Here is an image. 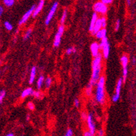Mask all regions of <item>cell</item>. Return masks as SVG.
I'll use <instances>...</instances> for the list:
<instances>
[{"label": "cell", "mask_w": 136, "mask_h": 136, "mask_svg": "<svg viewBox=\"0 0 136 136\" xmlns=\"http://www.w3.org/2000/svg\"><path fill=\"white\" fill-rule=\"evenodd\" d=\"M102 62H103V56L101 54L95 57L92 61V75L89 83L91 84L93 86H96L98 80H100L101 76Z\"/></svg>", "instance_id": "obj_1"}, {"label": "cell", "mask_w": 136, "mask_h": 136, "mask_svg": "<svg viewBox=\"0 0 136 136\" xmlns=\"http://www.w3.org/2000/svg\"><path fill=\"white\" fill-rule=\"evenodd\" d=\"M106 78L101 76L100 80H98L95 87V100L97 103L100 105H103L106 103V91H105Z\"/></svg>", "instance_id": "obj_2"}, {"label": "cell", "mask_w": 136, "mask_h": 136, "mask_svg": "<svg viewBox=\"0 0 136 136\" xmlns=\"http://www.w3.org/2000/svg\"><path fill=\"white\" fill-rule=\"evenodd\" d=\"M123 78L118 79L117 83H116V88H115V92L114 95L112 97V101L114 103H116L119 100L120 97H121V92L122 85H123Z\"/></svg>", "instance_id": "obj_3"}, {"label": "cell", "mask_w": 136, "mask_h": 136, "mask_svg": "<svg viewBox=\"0 0 136 136\" xmlns=\"http://www.w3.org/2000/svg\"><path fill=\"white\" fill-rule=\"evenodd\" d=\"M121 62L123 67V80L124 82L127 80L128 75V63H129V57L127 55H123L121 57Z\"/></svg>", "instance_id": "obj_4"}, {"label": "cell", "mask_w": 136, "mask_h": 136, "mask_svg": "<svg viewBox=\"0 0 136 136\" xmlns=\"http://www.w3.org/2000/svg\"><path fill=\"white\" fill-rule=\"evenodd\" d=\"M108 9V6L102 3L101 1L96 2L93 6V10H94L95 13L100 14L103 15V16H104L107 13Z\"/></svg>", "instance_id": "obj_5"}, {"label": "cell", "mask_w": 136, "mask_h": 136, "mask_svg": "<svg viewBox=\"0 0 136 136\" xmlns=\"http://www.w3.org/2000/svg\"><path fill=\"white\" fill-rule=\"evenodd\" d=\"M64 31H65V27L63 25H61L59 27H58V29H57V32L55 34V39H54V42H53V46L55 48H57L60 46V44H61V38L62 35H63V33H64Z\"/></svg>", "instance_id": "obj_6"}, {"label": "cell", "mask_w": 136, "mask_h": 136, "mask_svg": "<svg viewBox=\"0 0 136 136\" xmlns=\"http://www.w3.org/2000/svg\"><path fill=\"white\" fill-rule=\"evenodd\" d=\"M86 124H87V127H88V130L91 131L93 134L96 133V124H95V121L93 118V115L92 113H89L86 118Z\"/></svg>", "instance_id": "obj_7"}, {"label": "cell", "mask_w": 136, "mask_h": 136, "mask_svg": "<svg viewBox=\"0 0 136 136\" xmlns=\"http://www.w3.org/2000/svg\"><path fill=\"white\" fill-rule=\"evenodd\" d=\"M59 6V3L57 2H55L53 3V5L52 6L51 8H50V11L48 12V14H47L46 17V19H45V24L46 25H48L50 23L52 19L53 18L54 15H55V12H56V10L58 8Z\"/></svg>", "instance_id": "obj_8"}, {"label": "cell", "mask_w": 136, "mask_h": 136, "mask_svg": "<svg viewBox=\"0 0 136 136\" xmlns=\"http://www.w3.org/2000/svg\"><path fill=\"white\" fill-rule=\"evenodd\" d=\"M35 7L36 6H35V5L32 6L31 7V8H30L29 10H27V12L24 14V15L21 18V19H20V20H19V22H18V25H19V26H21V25H24L25 23H27V20H29V18L31 17V16L33 15Z\"/></svg>", "instance_id": "obj_9"}, {"label": "cell", "mask_w": 136, "mask_h": 136, "mask_svg": "<svg viewBox=\"0 0 136 136\" xmlns=\"http://www.w3.org/2000/svg\"><path fill=\"white\" fill-rule=\"evenodd\" d=\"M90 50H91V53L92 56L95 58L98 55H100V50H101V48H100V43L97 41H94L91 44L90 46Z\"/></svg>", "instance_id": "obj_10"}, {"label": "cell", "mask_w": 136, "mask_h": 136, "mask_svg": "<svg viewBox=\"0 0 136 136\" xmlns=\"http://www.w3.org/2000/svg\"><path fill=\"white\" fill-rule=\"evenodd\" d=\"M101 50L102 51V56L103 58L105 59H107L109 57V53H110V45H109V42L108 44L103 46L102 48H101Z\"/></svg>", "instance_id": "obj_11"}, {"label": "cell", "mask_w": 136, "mask_h": 136, "mask_svg": "<svg viewBox=\"0 0 136 136\" xmlns=\"http://www.w3.org/2000/svg\"><path fill=\"white\" fill-rule=\"evenodd\" d=\"M44 5V0H40L39 3L38 4V6L35 7V10H34V12H33V15H32L33 17L35 18V17H36L37 16L40 14V12H41V10L43 9Z\"/></svg>", "instance_id": "obj_12"}, {"label": "cell", "mask_w": 136, "mask_h": 136, "mask_svg": "<svg viewBox=\"0 0 136 136\" xmlns=\"http://www.w3.org/2000/svg\"><path fill=\"white\" fill-rule=\"evenodd\" d=\"M37 74V68L35 66H33L31 69V71H30L29 75V82L30 85H32L35 80V77H36Z\"/></svg>", "instance_id": "obj_13"}, {"label": "cell", "mask_w": 136, "mask_h": 136, "mask_svg": "<svg viewBox=\"0 0 136 136\" xmlns=\"http://www.w3.org/2000/svg\"><path fill=\"white\" fill-rule=\"evenodd\" d=\"M102 28H103V27H102V24H101V19H100V18H98V20H97L95 25L94 26V28H93V31L91 32V33L93 35H95V34Z\"/></svg>", "instance_id": "obj_14"}, {"label": "cell", "mask_w": 136, "mask_h": 136, "mask_svg": "<svg viewBox=\"0 0 136 136\" xmlns=\"http://www.w3.org/2000/svg\"><path fill=\"white\" fill-rule=\"evenodd\" d=\"M33 92H34V91H33V89L32 87H28V88H26L23 91L20 97H21L22 99H25V98L29 96H31V95L32 96Z\"/></svg>", "instance_id": "obj_15"}, {"label": "cell", "mask_w": 136, "mask_h": 136, "mask_svg": "<svg viewBox=\"0 0 136 136\" xmlns=\"http://www.w3.org/2000/svg\"><path fill=\"white\" fill-rule=\"evenodd\" d=\"M98 15L97 14L94 12L93 14L92 15L91 19V22H90V25H89V32H91L93 31V28H94V26L95 25V23H96L97 20H98Z\"/></svg>", "instance_id": "obj_16"}, {"label": "cell", "mask_w": 136, "mask_h": 136, "mask_svg": "<svg viewBox=\"0 0 136 136\" xmlns=\"http://www.w3.org/2000/svg\"><path fill=\"white\" fill-rule=\"evenodd\" d=\"M96 38L98 40H102L104 38L107 37V29L106 28H102L101 30H100L95 35Z\"/></svg>", "instance_id": "obj_17"}, {"label": "cell", "mask_w": 136, "mask_h": 136, "mask_svg": "<svg viewBox=\"0 0 136 136\" xmlns=\"http://www.w3.org/2000/svg\"><path fill=\"white\" fill-rule=\"evenodd\" d=\"M44 81H45L44 76H42V75L40 76L38 78V80H37V82H36V86L38 91H40V90L41 88V87L43 86L44 84Z\"/></svg>", "instance_id": "obj_18"}, {"label": "cell", "mask_w": 136, "mask_h": 136, "mask_svg": "<svg viewBox=\"0 0 136 136\" xmlns=\"http://www.w3.org/2000/svg\"><path fill=\"white\" fill-rule=\"evenodd\" d=\"M93 87H94V86H93L91 84L88 83V85H87V86H86V88H85V94H86V96H91L92 93H93Z\"/></svg>", "instance_id": "obj_19"}, {"label": "cell", "mask_w": 136, "mask_h": 136, "mask_svg": "<svg viewBox=\"0 0 136 136\" xmlns=\"http://www.w3.org/2000/svg\"><path fill=\"white\" fill-rule=\"evenodd\" d=\"M32 34V28H29L25 32V34L23 35V40L24 41H27L29 39L31 38Z\"/></svg>", "instance_id": "obj_20"}, {"label": "cell", "mask_w": 136, "mask_h": 136, "mask_svg": "<svg viewBox=\"0 0 136 136\" xmlns=\"http://www.w3.org/2000/svg\"><path fill=\"white\" fill-rule=\"evenodd\" d=\"M52 78L50 77H47L46 79H45V81H44V86H45V88H49L52 85Z\"/></svg>", "instance_id": "obj_21"}, {"label": "cell", "mask_w": 136, "mask_h": 136, "mask_svg": "<svg viewBox=\"0 0 136 136\" xmlns=\"http://www.w3.org/2000/svg\"><path fill=\"white\" fill-rule=\"evenodd\" d=\"M15 2V0H3V4L8 8H10L12 6H14Z\"/></svg>", "instance_id": "obj_22"}, {"label": "cell", "mask_w": 136, "mask_h": 136, "mask_svg": "<svg viewBox=\"0 0 136 136\" xmlns=\"http://www.w3.org/2000/svg\"><path fill=\"white\" fill-rule=\"evenodd\" d=\"M67 10H65L63 11V14H62L61 18V20H60V24L61 25H63L64 24L67 18Z\"/></svg>", "instance_id": "obj_23"}, {"label": "cell", "mask_w": 136, "mask_h": 136, "mask_svg": "<svg viewBox=\"0 0 136 136\" xmlns=\"http://www.w3.org/2000/svg\"><path fill=\"white\" fill-rule=\"evenodd\" d=\"M3 25L5 28L8 31H12V29H13V25H12V23L9 21H5L4 23H3Z\"/></svg>", "instance_id": "obj_24"}, {"label": "cell", "mask_w": 136, "mask_h": 136, "mask_svg": "<svg viewBox=\"0 0 136 136\" xmlns=\"http://www.w3.org/2000/svg\"><path fill=\"white\" fill-rule=\"evenodd\" d=\"M76 52V49L75 47H70V48H67L65 53H66V54L67 55H70L72 53H75Z\"/></svg>", "instance_id": "obj_25"}, {"label": "cell", "mask_w": 136, "mask_h": 136, "mask_svg": "<svg viewBox=\"0 0 136 136\" xmlns=\"http://www.w3.org/2000/svg\"><path fill=\"white\" fill-rule=\"evenodd\" d=\"M6 95V92L5 90L0 91V104L3 103V100L5 98Z\"/></svg>", "instance_id": "obj_26"}, {"label": "cell", "mask_w": 136, "mask_h": 136, "mask_svg": "<svg viewBox=\"0 0 136 136\" xmlns=\"http://www.w3.org/2000/svg\"><path fill=\"white\" fill-rule=\"evenodd\" d=\"M32 96H33L36 99H40V98H41V96H42V93L40 91H34Z\"/></svg>", "instance_id": "obj_27"}, {"label": "cell", "mask_w": 136, "mask_h": 136, "mask_svg": "<svg viewBox=\"0 0 136 136\" xmlns=\"http://www.w3.org/2000/svg\"><path fill=\"white\" fill-rule=\"evenodd\" d=\"M108 43V38H103L102 40H100V48H102V47L103 46H105V45L106 44Z\"/></svg>", "instance_id": "obj_28"}, {"label": "cell", "mask_w": 136, "mask_h": 136, "mask_svg": "<svg viewBox=\"0 0 136 136\" xmlns=\"http://www.w3.org/2000/svg\"><path fill=\"white\" fill-rule=\"evenodd\" d=\"M100 19H101V24H102V27L103 28H106L107 25V19L106 18L103 16V17H100Z\"/></svg>", "instance_id": "obj_29"}, {"label": "cell", "mask_w": 136, "mask_h": 136, "mask_svg": "<svg viewBox=\"0 0 136 136\" xmlns=\"http://www.w3.org/2000/svg\"><path fill=\"white\" fill-rule=\"evenodd\" d=\"M120 25H121V20H120V19H117L116 21V23H115L114 27L115 31H116V32H118V29H119L120 28Z\"/></svg>", "instance_id": "obj_30"}, {"label": "cell", "mask_w": 136, "mask_h": 136, "mask_svg": "<svg viewBox=\"0 0 136 136\" xmlns=\"http://www.w3.org/2000/svg\"><path fill=\"white\" fill-rule=\"evenodd\" d=\"M74 106L76 108H79L80 106V100H79V99H78V98H76L74 100Z\"/></svg>", "instance_id": "obj_31"}, {"label": "cell", "mask_w": 136, "mask_h": 136, "mask_svg": "<svg viewBox=\"0 0 136 136\" xmlns=\"http://www.w3.org/2000/svg\"><path fill=\"white\" fill-rule=\"evenodd\" d=\"M83 136H95V135L93 134V133H91V132L88 131V130H87V131H85V132H84Z\"/></svg>", "instance_id": "obj_32"}, {"label": "cell", "mask_w": 136, "mask_h": 136, "mask_svg": "<svg viewBox=\"0 0 136 136\" xmlns=\"http://www.w3.org/2000/svg\"><path fill=\"white\" fill-rule=\"evenodd\" d=\"M105 133L103 129H100L99 131L97 132V136H104Z\"/></svg>", "instance_id": "obj_33"}, {"label": "cell", "mask_w": 136, "mask_h": 136, "mask_svg": "<svg viewBox=\"0 0 136 136\" xmlns=\"http://www.w3.org/2000/svg\"><path fill=\"white\" fill-rule=\"evenodd\" d=\"M27 108H28L30 110H33L34 108H35V106H34V104H33L32 102H29V103H28V104H27Z\"/></svg>", "instance_id": "obj_34"}, {"label": "cell", "mask_w": 136, "mask_h": 136, "mask_svg": "<svg viewBox=\"0 0 136 136\" xmlns=\"http://www.w3.org/2000/svg\"><path fill=\"white\" fill-rule=\"evenodd\" d=\"M65 136H73V131H72L71 129H67V131H66V133H65Z\"/></svg>", "instance_id": "obj_35"}, {"label": "cell", "mask_w": 136, "mask_h": 136, "mask_svg": "<svg viewBox=\"0 0 136 136\" xmlns=\"http://www.w3.org/2000/svg\"><path fill=\"white\" fill-rule=\"evenodd\" d=\"M87 116H88V114H86V112H82L81 113V118H82V119L84 120V121L86 120V118H87Z\"/></svg>", "instance_id": "obj_36"}, {"label": "cell", "mask_w": 136, "mask_h": 136, "mask_svg": "<svg viewBox=\"0 0 136 136\" xmlns=\"http://www.w3.org/2000/svg\"><path fill=\"white\" fill-rule=\"evenodd\" d=\"M113 1H114V0H101V2H102V3H104V4H106V5L110 4V3H112Z\"/></svg>", "instance_id": "obj_37"}, {"label": "cell", "mask_w": 136, "mask_h": 136, "mask_svg": "<svg viewBox=\"0 0 136 136\" xmlns=\"http://www.w3.org/2000/svg\"><path fill=\"white\" fill-rule=\"evenodd\" d=\"M3 12H4V9H3V7L2 5H0V17L3 14Z\"/></svg>", "instance_id": "obj_38"}, {"label": "cell", "mask_w": 136, "mask_h": 136, "mask_svg": "<svg viewBox=\"0 0 136 136\" xmlns=\"http://www.w3.org/2000/svg\"><path fill=\"white\" fill-rule=\"evenodd\" d=\"M5 136H14V134L12 133H8L7 135H6Z\"/></svg>", "instance_id": "obj_39"}, {"label": "cell", "mask_w": 136, "mask_h": 136, "mask_svg": "<svg viewBox=\"0 0 136 136\" xmlns=\"http://www.w3.org/2000/svg\"><path fill=\"white\" fill-rule=\"evenodd\" d=\"M132 63H133V64H135L136 63V59L135 58H133V60H132Z\"/></svg>", "instance_id": "obj_40"}, {"label": "cell", "mask_w": 136, "mask_h": 136, "mask_svg": "<svg viewBox=\"0 0 136 136\" xmlns=\"http://www.w3.org/2000/svg\"><path fill=\"white\" fill-rule=\"evenodd\" d=\"M127 4L129 6L131 5V0H127Z\"/></svg>", "instance_id": "obj_41"}, {"label": "cell", "mask_w": 136, "mask_h": 136, "mask_svg": "<svg viewBox=\"0 0 136 136\" xmlns=\"http://www.w3.org/2000/svg\"><path fill=\"white\" fill-rule=\"evenodd\" d=\"M29 114H27V121H28V120L29 119Z\"/></svg>", "instance_id": "obj_42"}, {"label": "cell", "mask_w": 136, "mask_h": 136, "mask_svg": "<svg viewBox=\"0 0 136 136\" xmlns=\"http://www.w3.org/2000/svg\"><path fill=\"white\" fill-rule=\"evenodd\" d=\"M0 56H1V54H0Z\"/></svg>", "instance_id": "obj_43"}]
</instances>
